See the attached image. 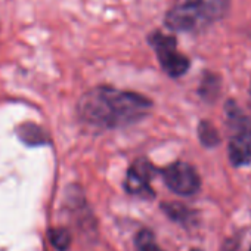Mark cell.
Listing matches in <instances>:
<instances>
[{
	"mask_svg": "<svg viewBox=\"0 0 251 251\" xmlns=\"http://www.w3.org/2000/svg\"><path fill=\"white\" fill-rule=\"evenodd\" d=\"M18 136L27 145H43L45 142H48V136L43 132V129H40L39 126L33 123L23 124L18 129Z\"/></svg>",
	"mask_w": 251,
	"mask_h": 251,
	"instance_id": "obj_7",
	"label": "cell"
},
{
	"mask_svg": "<svg viewBox=\"0 0 251 251\" xmlns=\"http://www.w3.org/2000/svg\"><path fill=\"white\" fill-rule=\"evenodd\" d=\"M250 251H251V250H250Z\"/></svg>",
	"mask_w": 251,
	"mask_h": 251,
	"instance_id": "obj_15",
	"label": "cell"
},
{
	"mask_svg": "<svg viewBox=\"0 0 251 251\" xmlns=\"http://www.w3.org/2000/svg\"><path fill=\"white\" fill-rule=\"evenodd\" d=\"M163 208L166 210V213H167L172 219H175V220H177V222H183V220H186V219L191 216V211H189L186 207L179 205V204H164Z\"/></svg>",
	"mask_w": 251,
	"mask_h": 251,
	"instance_id": "obj_12",
	"label": "cell"
},
{
	"mask_svg": "<svg viewBox=\"0 0 251 251\" xmlns=\"http://www.w3.org/2000/svg\"><path fill=\"white\" fill-rule=\"evenodd\" d=\"M198 136L204 147H216L220 142V136L210 121H201L198 126Z\"/></svg>",
	"mask_w": 251,
	"mask_h": 251,
	"instance_id": "obj_8",
	"label": "cell"
},
{
	"mask_svg": "<svg viewBox=\"0 0 251 251\" xmlns=\"http://www.w3.org/2000/svg\"><path fill=\"white\" fill-rule=\"evenodd\" d=\"M148 43L154 49L164 73L170 77H180L189 70V59L177 50V42L173 36L154 30L148 36Z\"/></svg>",
	"mask_w": 251,
	"mask_h": 251,
	"instance_id": "obj_3",
	"label": "cell"
},
{
	"mask_svg": "<svg viewBox=\"0 0 251 251\" xmlns=\"http://www.w3.org/2000/svg\"><path fill=\"white\" fill-rule=\"evenodd\" d=\"M217 90H219V80H217V77L208 74V75L204 78V81L201 83L200 93H201L202 98H205V99H213V98H216Z\"/></svg>",
	"mask_w": 251,
	"mask_h": 251,
	"instance_id": "obj_11",
	"label": "cell"
},
{
	"mask_svg": "<svg viewBox=\"0 0 251 251\" xmlns=\"http://www.w3.org/2000/svg\"><path fill=\"white\" fill-rule=\"evenodd\" d=\"M192 251H200V250H192Z\"/></svg>",
	"mask_w": 251,
	"mask_h": 251,
	"instance_id": "obj_14",
	"label": "cell"
},
{
	"mask_svg": "<svg viewBox=\"0 0 251 251\" xmlns=\"http://www.w3.org/2000/svg\"><path fill=\"white\" fill-rule=\"evenodd\" d=\"M229 0H177L166 14L164 24L172 31L197 33L222 20Z\"/></svg>",
	"mask_w": 251,
	"mask_h": 251,
	"instance_id": "obj_2",
	"label": "cell"
},
{
	"mask_svg": "<svg viewBox=\"0 0 251 251\" xmlns=\"http://www.w3.org/2000/svg\"><path fill=\"white\" fill-rule=\"evenodd\" d=\"M161 173L169 189L179 195H194L200 189V176L197 170L186 163H175Z\"/></svg>",
	"mask_w": 251,
	"mask_h": 251,
	"instance_id": "obj_4",
	"label": "cell"
},
{
	"mask_svg": "<svg viewBox=\"0 0 251 251\" xmlns=\"http://www.w3.org/2000/svg\"><path fill=\"white\" fill-rule=\"evenodd\" d=\"M49 239L52 242V245L59 250V251H65L70 244H71V235L67 229L58 227V229H50L49 230Z\"/></svg>",
	"mask_w": 251,
	"mask_h": 251,
	"instance_id": "obj_9",
	"label": "cell"
},
{
	"mask_svg": "<svg viewBox=\"0 0 251 251\" xmlns=\"http://www.w3.org/2000/svg\"><path fill=\"white\" fill-rule=\"evenodd\" d=\"M151 106L152 102L139 93L99 86L81 96L77 112L96 129H118L142 120Z\"/></svg>",
	"mask_w": 251,
	"mask_h": 251,
	"instance_id": "obj_1",
	"label": "cell"
},
{
	"mask_svg": "<svg viewBox=\"0 0 251 251\" xmlns=\"http://www.w3.org/2000/svg\"><path fill=\"white\" fill-rule=\"evenodd\" d=\"M136 251H163V250L157 245L154 235L150 230H142L136 238Z\"/></svg>",
	"mask_w": 251,
	"mask_h": 251,
	"instance_id": "obj_10",
	"label": "cell"
},
{
	"mask_svg": "<svg viewBox=\"0 0 251 251\" xmlns=\"http://www.w3.org/2000/svg\"><path fill=\"white\" fill-rule=\"evenodd\" d=\"M229 160L235 167L251 163V129L248 126L238 129L229 141Z\"/></svg>",
	"mask_w": 251,
	"mask_h": 251,
	"instance_id": "obj_6",
	"label": "cell"
},
{
	"mask_svg": "<svg viewBox=\"0 0 251 251\" xmlns=\"http://www.w3.org/2000/svg\"><path fill=\"white\" fill-rule=\"evenodd\" d=\"M155 175V169L147 160H138L127 173L126 177V189L129 194L139 195L144 198H152L154 191L151 188V179Z\"/></svg>",
	"mask_w": 251,
	"mask_h": 251,
	"instance_id": "obj_5",
	"label": "cell"
},
{
	"mask_svg": "<svg viewBox=\"0 0 251 251\" xmlns=\"http://www.w3.org/2000/svg\"><path fill=\"white\" fill-rule=\"evenodd\" d=\"M222 251H236V247H232V241H229V242L223 247Z\"/></svg>",
	"mask_w": 251,
	"mask_h": 251,
	"instance_id": "obj_13",
	"label": "cell"
}]
</instances>
